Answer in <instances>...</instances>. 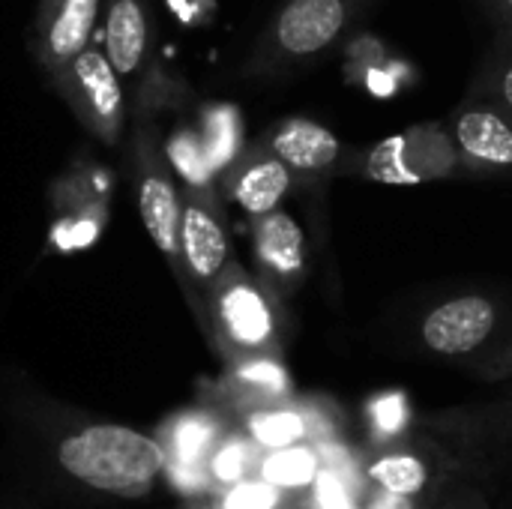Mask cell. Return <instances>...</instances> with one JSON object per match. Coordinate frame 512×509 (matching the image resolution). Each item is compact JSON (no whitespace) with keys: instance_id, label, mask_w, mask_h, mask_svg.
<instances>
[{"instance_id":"1","label":"cell","mask_w":512,"mask_h":509,"mask_svg":"<svg viewBox=\"0 0 512 509\" xmlns=\"http://www.w3.org/2000/svg\"><path fill=\"white\" fill-rule=\"evenodd\" d=\"M15 417L48 456L54 474L78 492L141 501L165 471L159 438L123 423L93 420L36 396H18Z\"/></svg>"},{"instance_id":"2","label":"cell","mask_w":512,"mask_h":509,"mask_svg":"<svg viewBox=\"0 0 512 509\" xmlns=\"http://www.w3.org/2000/svg\"><path fill=\"white\" fill-rule=\"evenodd\" d=\"M195 318L225 366L249 357H282L291 333L285 300L237 258L204 291Z\"/></svg>"},{"instance_id":"3","label":"cell","mask_w":512,"mask_h":509,"mask_svg":"<svg viewBox=\"0 0 512 509\" xmlns=\"http://www.w3.org/2000/svg\"><path fill=\"white\" fill-rule=\"evenodd\" d=\"M363 0H285L258 33L243 72L276 78L294 72L345 39Z\"/></svg>"},{"instance_id":"4","label":"cell","mask_w":512,"mask_h":509,"mask_svg":"<svg viewBox=\"0 0 512 509\" xmlns=\"http://www.w3.org/2000/svg\"><path fill=\"white\" fill-rule=\"evenodd\" d=\"M129 165H132V183H135V195H138L141 222L180 285L183 282V258H180L183 195L177 189L171 159L162 147L153 111H147V108H135Z\"/></svg>"},{"instance_id":"5","label":"cell","mask_w":512,"mask_h":509,"mask_svg":"<svg viewBox=\"0 0 512 509\" xmlns=\"http://www.w3.org/2000/svg\"><path fill=\"white\" fill-rule=\"evenodd\" d=\"M342 174H360L378 183H429L465 174L450 126L420 123L366 150H354L342 162Z\"/></svg>"},{"instance_id":"6","label":"cell","mask_w":512,"mask_h":509,"mask_svg":"<svg viewBox=\"0 0 512 509\" xmlns=\"http://www.w3.org/2000/svg\"><path fill=\"white\" fill-rule=\"evenodd\" d=\"M48 84L63 96L78 123L105 147H117L126 129V87L111 66L105 48L90 42L69 63L45 75Z\"/></svg>"},{"instance_id":"7","label":"cell","mask_w":512,"mask_h":509,"mask_svg":"<svg viewBox=\"0 0 512 509\" xmlns=\"http://www.w3.org/2000/svg\"><path fill=\"white\" fill-rule=\"evenodd\" d=\"M102 42L126 93H132L135 108L156 111V105L168 99V81L156 69L153 18L147 0H108Z\"/></svg>"},{"instance_id":"8","label":"cell","mask_w":512,"mask_h":509,"mask_svg":"<svg viewBox=\"0 0 512 509\" xmlns=\"http://www.w3.org/2000/svg\"><path fill=\"white\" fill-rule=\"evenodd\" d=\"M183 213H180V258L183 282L180 291L195 315L204 291L225 273L234 261L231 234L225 225L222 195L216 189L183 186Z\"/></svg>"},{"instance_id":"9","label":"cell","mask_w":512,"mask_h":509,"mask_svg":"<svg viewBox=\"0 0 512 509\" xmlns=\"http://www.w3.org/2000/svg\"><path fill=\"white\" fill-rule=\"evenodd\" d=\"M501 324V306L489 294H456L435 303L417 327L420 345L444 360H462L477 354L495 339Z\"/></svg>"},{"instance_id":"10","label":"cell","mask_w":512,"mask_h":509,"mask_svg":"<svg viewBox=\"0 0 512 509\" xmlns=\"http://www.w3.org/2000/svg\"><path fill=\"white\" fill-rule=\"evenodd\" d=\"M450 135L465 174H512V111L486 90L474 87L453 111Z\"/></svg>"},{"instance_id":"11","label":"cell","mask_w":512,"mask_h":509,"mask_svg":"<svg viewBox=\"0 0 512 509\" xmlns=\"http://www.w3.org/2000/svg\"><path fill=\"white\" fill-rule=\"evenodd\" d=\"M99 12L102 0H39L30 51L45 75L69 63L81 48L93 42Z\"/></svg>"},{"instance_id":"12","label":"cell","mask_w":512,"mask_h":509,"mask_svg":"<svg viewBox=\"0 0 512 509\" xmlns=\"http://www.w3.org/2000/svg\"><path fill=\"white\" fill-rule=\"evenodd\" d=\"M294 186V171L261 141L243 147V153L219 174V195L234 201L252 219L279 210Z\"/></svg>"},{"instance_id":"13","label":"cell","mask_w":512,"mask_h":509,"mask_svg":"<svg viewBox=\"0 0 512 509\" xmlns=\"http://www.w3.org/2000/svg\"><path fill=\"white\" fill-rule=\"evenodd\" d=\"M291 396H294V384L288 369L282 366V357H249L240 363H228L225 375L213 381L201 399L225 411L231 420H240L255 408L276 405Z\"/></svg>"},{"instance_id":"14","label":"cell","mask_w":512,"mask_h":509,"mask_svg":"<svg viewBox=\"0 0 512 509\" xmlns=\"http://www.w3.org/2000/svg\"><path fill=\"white\" fill-rule=\"evenodd\" d=\"M252 252L255 273L288 300L306 279V237L294 216L273 210L252 219Z\"/></svg>"},{"instance_id":"15","label":"cell","mask_w":512,"mask_h":509,"mask_svg":"<svg viewBox=\"0 0 512 509\" xmlns=\"http://www.w3.org/2000/svg\"><path fill=\"white\" fill-rule=\"evenodd\" d=\"M261 144L273 150L297 177V183L321 180L330 174H342L345 162V144L321 123L309 117H288L276 123Z\"/></svg>"},{"instance_id":"16","label":"cell","mask_w":512,"mask_h":509,"mask_svg":"<svg viewBox=\"0 0 512 509\" xmlns=\"http://www.w3.org/2000/svg\"><path fill=\"white\" fill-rule=\"evenodd\" d=\"M234 429V420L201 402L198 408H186L171 414L162 426H159V444L165 450V459H177V462H198L207 465L213 450L219 447V441Z\"/></svg>"},{"instance_id":"17","label":"cell","mask_w":512,"mask_h":509,"mask_svg":"<svg viewBox=\"0 0 512 509\" xmlns=\"http://www.w3.org/2000/svg\"><path fill=\"white\" fill-rule=\"evenodd\" d=\"M435 474L438 471L432 456L417 447H384L363 468V477L375 492H387L399 498L423 495L432 486Z\"/></svg>"},{"instance_id":"18","label":"cell","mask_w":512,"mask_h":509,"mask_svg":"<svg viewBox=\"0 0 512 509\" xmlns=\"http://www.w3.org/2000/svg\"><path fill=\"white\" fill-rule=\"evenodd\" d=\"M321 471H324L321 450H318V444H309V441L267 450L258 459V477L273 483L282 492H297V489L315 486Z\"/></svg>"},{"instance_id":"19","label":"cell","mask_w":512,"mask_h":509,"mask_svg":"<svg viewBox=\"0 0 512 509\" xmlns=\"http://www.w3.org/2000/svg\"><path fill=\"white\" fill-rule=\"evenodd\" d=\"M201 141L216 174L243 153V123L234 105H207L201 114Z\"/></svg>"},{"instance_id":"20","label":"cell","mask_w":512,"mask_h":509,"mask_svg":"<svg viewBox=\"0 0 512 509\" xmlns=\"http://www.w3.org/2000/svg\"><path fill=\"white\" fill-rule=\"evenodd\" d=\"M258 453H261L258 444H255L243 429H231V432L219 441V447L213 450V456H210V462H207L216 492H222V489H228V486L246 480L252 471H258V459H261Z\"/></svg>"},{"instance_id":"21","label":"cell","mask_w":512,"mask_h":509,"mask_svg":"<svg viewBox=\"0 0 512 509\" xmlns=\"http://www.w3.org/2000/svg\"><path fill=\"white\" fill-rule=\"evenodd\" d=\"M168 153L174 159V165L180 168V174L186 177V186H201V189H216L213 180H216V171L207 159V150H204V141L195 129H177L171 144H168Z\"/></svg>"},{"instance_id":"22","label":"cell","mask_w":512,"mask_h":509,"mask_svg":"<svg viewBox=\"0 0 512 509\" xmlns=\"http://www.w3.org/2000/svg\"><path fill=\"white\" fill-rule=\"evenodd\" d=\"M408 420H411V408L405 393H381L369 402V423L378 441L393 444L408 429Z\"/></svg>"},{"instance_id":"23","label":"cell","mask_w":512,"mask_h":509,"mask_svg":"<svg viewBox=\"0 0 512 509\" xmlns=\"http://www.w3.org/2000/svg\"><path fill=\"white\" fill-rule=\"evenodd\" d=\"M216 495H219L213 504L216 509H276L282 504V489H276L273 483L261 477L258 480L246 477Z\"/></svg>"},{"instance_id":"24","label":"cell","mask_w":512,"mask_h":509,"mask_svg":"<svg viewBox=\"0 0 512 509\" xmlns=\"http://www.w3.org/2000/svg\"><path fill=\"white\" fill-rule=\"evenodd\" d=\"M162 477H165V480H168V486H171L177 495H183V498L204 501V498L216 495V486H213V477H210V468H207V465L165 459V471H162Z\"/></svg>"},{"instance_id":"25","label":"cell","mask_w":512,"mask_h":509,"mask_svg":"<svg viewBox=\"0 0 512 509\" xmlns=\"http://www.w3.org/2000/svg\"><path fill=\"white\" fill-rule=\"evenodd\" d=\"M483 84H486V93L489 96H495L507 111H512V51L498 57L492 75Z\"/></svg>"},{"instance_id":"26","label":"cell","mask_w":512,"mask_h":509,"mask_svg":"<svg viewBox=\"0 0 512 509\" xmlns=\"http://www.w3.org/2000/svg\"><path fill=\"white\" fill-rule=\"evenodd\" d=\"M486 375H489V378L512 375V330L510 336H507V342L501 345V351H498L492 360H486Z\"/></svg>"},{"instance_id":"27","label":"cell","mask_w":512,"mask_h":509,"mask_svg":"<svg viewBox=\"0 0 512 509\" xmlns=\"http://www.w3.org/2000/svg\"><path fill=\"white\" fill-rule=\"evenodd\" d=\"M438 509H489V504H486V495H483V492H477V489H462L459 495L447 498Z\"/></svg>"},{"instance_id":"28","label":"cell","mask_w":512,"mask_h":509,"mask_svg":"<svg viewBox=\"0 0 512 509\" xmlns=\"http://www.w3.org/2000/svg\"><path fill=\"white\" fill-rule=\"evenodd\" d=\"M366 509H414V498H399V495L378 492Z\"/></svg>"},{"instance_id":"29","label":"cell","mask_w":512,"mask_h":509,"mask_svg":"<svg viewBox=\"0 0 512 509\" xmlns=\"http://www.w3.org/2000/svg\"><path fill=\"white\" fill-rule=\"evenodd\" d=\"M492 6H495L501 15H512V0H492Z\"/></svg>"},{"instance_id":"30","label":"cell","mask_w":512,"mask_h":509,"mask_svg":"<svg viewBox=\"0 0 512 509\" xmlns=\"http://www.w3.org/2000/svg\"><path fill=\"white\" fill-rule=\"evenodd\" d=\"M189 509H216V507H213V501H210V504H198V501H195Z\"/></svg>"},{"instance_id":"31","label":"cell","mask_w":512,"mask_h":509,"mask_svg":"<svg viewBox=\"0 0 512 509\" xmlns=\"http://www.w3.org/2000/svg\"><path fill=\"white\" fill-rule=\"evenodd\" d=\"M6 509H27V507H21V504H9Z\"/></svg>"}]
</instances>
